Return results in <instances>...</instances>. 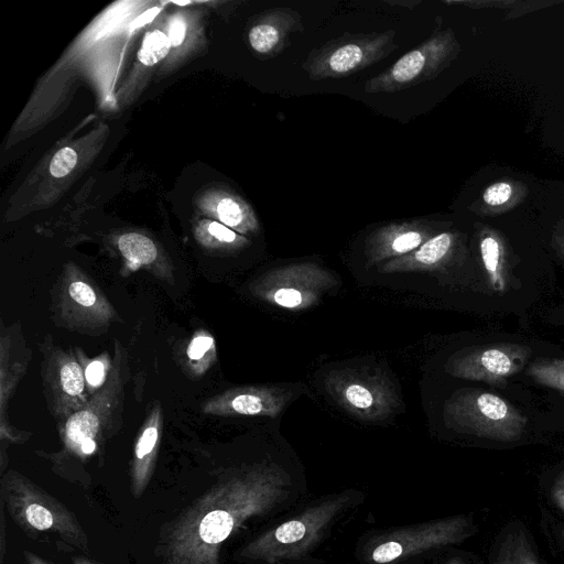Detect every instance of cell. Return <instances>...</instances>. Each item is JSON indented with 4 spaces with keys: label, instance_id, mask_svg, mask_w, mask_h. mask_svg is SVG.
<instances>
[{
    "label": "cell",
    "instance_id": "1",
    "mask_svg": "<svg viewBox=\"0 0 564 564\" xmlns=\"http://www.w3.org/2000/svg\"><path fill=\"white\" fill-rule=\"evenodd\" d=\"M291 477L279 465L262 462L225 477L196 499L167 529V564H220L226 540L249 519L284 503Z\"/></svg>",
    "mask_w": 564,
    "mask_h": 564
},
{
    "label": "cell",
    "instance_id": "2",
    "mask_svg": "<svg viewBox=\"0 0 564 564\" xmlns=\"http://www.w3.org/2000/svg\"><path fill=\"white\" fill-rule=\"evenodd\" d=\"M129 378L127 350L116 340L112 367L106 383L82 409L57 423L64 454L80 459L90 457L121 429Z\"/></svg>",
    "mask_w": 564,
    "mask_h": 564
},
{
    "label": "cell",
    "instance_id": "3",
    "mask_svg": "<svg viewBox=\"0 0 564 564\" xmlns=\"http://www.w3.org/2000/svg\"><path fill=\"white\" fill-rule=\"evenodd\" d=\"M1 492L12 519L26 533H52L65 544L87 551V535L73 513L30 479L10 470L2 477Z\"/></svg>",
    "mask_w": 564,
    "mask_h": 564
},
{
    "label": "cell",
    "instance_id": "4",
    "mask_svg": "<svg viewBox=\"0 0 564 564\" xmlns=\"http://www.w3.org/2000/svg\"><path fill=\"white\" fill-rule=\"evenodd\" d=\"M349 500L350 496L343 494L308 507L296 517L252 540L241 550L239 556L265 564H278L304 555L321 540L324 531Z\"/></svg>",
    "mask_w": 564,
    "mask_h": 564
},
{
    "label": "cell",
    "instance_id": "5",
    "mask_svg": "<svg viewBox=\"0 0 564 564\" xmlns=\"http://www.w3.org/2000/svg\"><path fill=\"white\" fill-rule=\"evenodd\" d=\"M446 425L457 432L512 442L525 431L527 417L501 397L478 389L457 391L443 410Z\"/></svg>",
    "mask_w": 564,
    "mask_h": 564
},
{
    "label": "cell",
    "instance_id": "6",
    "mask_svg": "<svg viewBox=\"0 0 564 564\" xmlns=\"http://www.w3.org/2000/svg\"><path fill=\"white\" fill-rule=\"evenodd\" d=\"M52 312L57 326L85 335H100L119 318L99 286L73 262L54 284Z\"/></svg>",
    "mask_w": 564,
    "mask_h": 564
},
{
    "label": "cell",
    "instance_id": "7",
    "mask_svg": "<svg viewBox=\"0 0 564 564\" xmlns=\"http://www.w3.org/2000/svg\"><path fill=\"white\" fill-rule=\"evenodd\" d=\"M397 32L344 33L312 50L303 69L313 80L350 76L389 56L397 47Z\"/></svg>",
    "mask_w": 564,
    "mask_h": 564
},
{
    "label": "cell",
    "instance_id": "8",
    "mask_svg": "<svg viewBox=\"0 0 564 564\" xmlns=\"http://www.w3.org/2000/svg\"><path fill=\"white\" fill-rule=\"evenodd\" d=\"M325 389L346 412L362 421H381L400 400L390 379L380 371L345 368L325 377Z\"/></svg>",
    "mask_w": 564,
    "mask_h": 564
},
{
    "label": "cell",
    "instance_id": "9",
    "mask_svg": "<svg viewBox=\"0 0 564 564\" xmlns=\"http://www.w3.org/2000/svg\"><path fill=\"white\" fill-rule=\"evenodd\" d=\"M40 346L44 395L51 415L59 423L82 409L91 398L80 349L58 346L52 341L50 335Z\"/></svg>",
    "mask_w": 564,
    "mask_h": 564
},
{
    "label": "cell",
    "instance_id": "10",
    "mask_svg": "<svg viewBox=\"0 0 564 564\" xmlns=\"http://www.w3.org/2000/svg\"><path fill=\"white\" fill-rule=\"evenodd\" d=\"M458 44L451 31L434 32L394 64L365 84V91L395 93L433 80L455 58Z\"/></svg>",
    "mask_w": 564,
    "mask_h": 564
},
{
    "label": "cell",
    "instance_id": "11",
    "mask_svg": "<svg viewBox=\"0 0 564 564\" xmlns=\"http://www.w3.org/2000/svg\"><path fill=\"white\" fill-rule=\"evenodd\" d=\"M335 276L315 262H299L264 272L250 286L252 294L275 306L303 311L335 286Z\"/></svg>",
    "mask_w": 564,
    "mask_h": 564
},
{
    "label": "cell",
    "instance_id": "12",
    "mask_svg": "<svg viewBox=\"0 0 564 564\" xmlns=\"http://www.w3.org/2000/svg\"><path fill=\"white\" fill-rule=\"evenodd\" d=\"M475 528L467 517H452L415 527L403 528L386 535L371 551L376 564H389L424 551L463 541Z\"/></svg>",
    "mask_w": 564,
    "mask_h": 564
},
{
    "label": "cell",
    "instance_id": "13",
    "mask_svg": "<svg viewBox=\"0 0 564 564\" xmlns=\"http://www.w3.org/2000/svg\"><path fill=\"white\" fill-rule=\"evenodd\" d=\"M531 357V349L520 344L475 347L453 356L445 370L453 377L502 386L518 373Z\"/></svg>",
    "mask_w": 564,
    "mask_h": 564
},
{
    "label": "cell",
    "instance_id": "14",
    "mask_svg": "<svg viewBox=\"0 0 564 564\" xmlns=\"http://www.w3.org/2000/svg\"><path fill=\"white\" fill-rule=\"evenodd\" d=\"M292 398V392L271 386H246L226 390L207 399L204 414L217 416L276 417Z\"/></svg>",
    "mask_w": 564,
    "mask_h": 564
},
{
    "label": "cell",
    "instance_id": "15",
    "mask_svg": "<svg viewBox=\"0 0 564 564\" xmlns=\"http://www.w3.org/2000/svg\"><path fill=\"white\" fill-rule=\"evenodd\" d=\"M443 224L425 219L398 220L373 230L365 243L368 265L405 256L438 234Z\"/></svg>",
    "mask_w": 564,
    "mask_h": 564
},
{
    "label": "cell",
    "instance_id": "16",
    "mask_svg": "<svg viewBox=\"0 0 564 564\" xmlns=\"http://www.w3.org/2000/svg\"><path fill=\"white\" fill-rule=\"evenodd\" d=\"M304 31L301 14L291 8H273L261 13L248 31L254 54L264 58L280 55L291 43V35Z\"/></svg>",
    "mask_w": 564,
    "mask_h": 564
},
{
    "label": "cell",
    "instance_id": "17",
    "mask_svg": "<svg viewBox=\"0 0 564 564\" xmlns=\"http://www.w3.org/2000/svg\"><path fill=\"white\" fill-rule=\"evenodd\" d=\"M163 427L160 402H155L143 422L135 440L131 462V492L140 497L149 485L158 457Z\"/></svg>",
    "mask_w": 564,
    "mask_h": 564
},
{
    "label": "cell",
    "instance_id": "18",
    "mask_svg": "<svg viewBox=\"0 0 564 564\" xmlns=\"http://www.w3.org/2000/svg\"><path fill=\"white\" fill-rule=\"evenodd\" d=\"M458 235L441 231L414 251L379 265L381 273L429 271L445 264L457 247Z\"/></svg>",
    "mask_w": 564,
    "mask_h": 564
},
{
    "label": "cell",
    "instance_id": "19",
    "mask_svg": "<svg viewBox=\"0 0 564 564\" xmlns=\"http://www.w3.org/2000/svg\"><path fill=\"white\" fill-rule=\"evenodd\" d=\"M117 248L130 270L145 269L154 276L171 284L174 273L167 262H163L156 245L149 237L138 232L119 236Z\"/></svg>",
    "mask_w": 564,
    "mask_h": 564
},
{
    "label": "cell",
    "instance_id": "20",
    "mask_svg": "<svg viewBox=\"0 0 564 564\" xmlns=\"http://www.w3.org/2000/svg\"><path fill=\"white\" fill-rule=\"evenodd\" d=\"M479 252L488 286L494 292H503L510 273L500 241L492 235L482 236Z\"/></svg>",
    "mask_w": 564,
    "mask_h": 564
},
{
    "label": "cell",
    "instance_id": "21",
    "mask_svg": "<svg viewBox=\"0 0 564 564\" xmlns=\"http://www.w3.org/2000/svg\"><path fill=\"white\" fill-rule=\"evenodd\" d=\"M185 365L196 375H204L216 360L214 337L205 329L197 330L185 348Z\"/></svg>",
    "mask_w": 564,
    "mask_h": 564
},
{
    "label": "cell",
    "instance_id": "22",
    "mask_svg": "<svg viewBox=\"0 0 564 564\" xmlns=\"http://www.w3.org/2000/svg\"><path fill=\"white\" fill-rule=\"evenodd\" d=\"M0 357H1V413L4 411V405L10 399L14 391L20 378L23 376L26 367L29 356H24L21 359L14 361L11 360V350L9 340L3 328L1 329V344H0Z\"/></svg>",
    "mask_w": 564,
    "mask_h": 564
},
{
    "label": "cell",
    "instance_id": "23",
    "mask_svg": "<svg viewBox=\"0 0 564 564\" xmlns=\"http://www.w3.org/2000/svg\"><path fill=\"white\" fill-rule=\"evenodd\" d=\"M492 564H540L522 533H512L502 541Z\"/></svg>",
    "mask_w": 564,
    "mask_h": 564
},
{
    "label": "cell",
    "instance_id": "24",
    "mask_svg": "<svg viewBox=\"0 0 564 564\" xmlns=\"http://www.w3.org/2000/svg\"><path fill=\"white\" fill-rule=\"evenodd\" d=\"M527 375L536 383L564 393V359L542 358L532 362Z\"/></svg>",
    "mask_w": 564,
    "mask_h": 564
},
{
    "label": "cell",
    "instance_id": "25",
    "mask_svg": "<svg viewBox=\"0 0 564 564\" xmlns=\"http://www.w3.org/2000/svg\"><path fill=\"white\" fill-rule=\"evenodd\" d=\"M79 355L84 365L86 383L93 395L106 383L112 367L113 357H110L108 351H104L93 359H87L80 350Z\"/></svg>",
    "mask_w": 564,
    "mask_h": 564
},
{
    "label": "cell",
    "instance_id": "26",
    "mask_svg": "<svg viewBox=\"0 0 564 564\" xmlns=\"http://www.w3.org/2000/svg\"><path fill=\"white\" fill-rule=\"evenodd\" d=\"M206 235L202 236V241L209 247L221 249H239L249 243V241L235 232L231 228L218 221L207 224Z\"/></svg>",
    "mask_w": 564,
    "mask_h": 564
},
{
    "label": "cell",
    "instance_id": "27",
    "mask_svg": "<svg viewBox=\"0 0 564 564\" xmlns=\"http://www.w3.org/2000/svg\"><path fill=\"white\" fill-rule=\"evenodd\" d=\"M171 47L169 36L162 31L155 30L145 34L142 46L138 53L139 61L147 65L152 66L163 59Z\"/></svg>",
    "mask_w": 564,
    "mask_h": 564
},
{
    "label": "cell",
    "instance_id": "28",
    "mask_svg": "<svg viewBox=\"0 0 564 564\" xmlns=\"http://www.w3.org/2000/svg\"><path fill=\"white\" fill-rule=\"evenodd\" d=\"M76 163V152L72 148H63L54 154L50 163L51 174L55 177H63L75 167Z\"/></svg>",
    "mask_w": 564,
    "mask_h": 564
},
{
    "label": "cell",
    "instance_id": "29",
    "mask_svg": "<svg viewBox=\"0 0 564 564\" xmlns=\"http://www.w3.org/2000/svg\"><path fill=\"white\" fill-rule=\"evenodd\" d=\"M512 186L508 183L499 182L488 186L484 194L482 200L490 206H499L507 203L512 196Z\"/></svg>",
    "mask_w": 564,
    "mask_h": 564
},
{
    "label": "cell",
    "instance_id": "30",
    "mask_svg": "<svg viewBox=\"0 0 564 564\" xmlns=\"http://www.w3.org/2000/svg\"><path fill=\"white\" fill-rule=\"evenodd\" d=\"M186 23L181 17H175L170 23L169 40L171 45L178 46L184 41Z\"/></svg>",
    "mask_w": 564,
    "mask_h": 564
},
{
    "label": "cell",
    "instance_id": "31",
    "mask_svg": "<svg viewBox=\"0 0 564 564\" xmlns=\"http://www.w3.org/2000/svg\"><path fill=\"white\" fill-rule=\"evenodd\" d=\"M550 492L553 503L564 512V470L555 478Z\"/></svg>",
    "mask_w": 564,
    "mask_h": 564
},
{
    "label": "cell",
    "instance_id": "32",
    "mask_svg": "<svg viewBox=\"0 0 564 564\" xmlns=\"http://www.w3.org/2000/svg\"><path fill=\"white\" fill-rule=\"evenodd\" d=\"M160 9L159 8H152L148 11H145L144 13H142L141 15H139L131 24V29H138L147 23H149L150 21H152L154 19V17L159 13Z\"/></svg>",
    "mask_w": 564,
    "mask_h": 564
},
{
    "label": "cell",
    "instance_id": "33",
    "mask_svg": "<svg viewBox=\"0 0 564 564\" xmlns=\"http://www.w3.org/2000/svg\"><path fill=\"white\" fill-rule=\"evenodd\" d=\"M24 557L28 564H50L45 560L41 558L39 555L24 551Z\"/></svg>",
    "mask_w": 564,
    "mask_h": 564
},
{
    "label": "cell",
    "instance_id": "34",
    "mask_svg": "<svg viewBox=\"0 0 564 564\" xmlns=\"http://www.w3.org/2000/svg\"><path fill=\"white\" fill-rule=\"evenodd\" d=\"M387 3L389 4H399V6H403V7H406V8H410V9H413L414 7L419 6L421 3V1H387Z\"/></svg>",
    "mask_w": 564,
    "mask_h": 564
},
{
    "label": "cell",
    "instance_id": "35",
    "mask_svg": "<svg viewBox=\"0 0 564 564\" xmlns=\"http://www.w3.org/2000/svg\"><path fill=\"white\" fill-rule=\"evenodd\" d=\"M73 564H99L85 557H74Z\"/></svg>",
    "mask_w": 564,
    "mask_h": 564
},
{
    "label": "cell",
    "instance_id": "36",
    "mask_svg": "<svg viewBox=\"0 0 564 564\" xmlns=\"http://www.w3.org/2000/svg\"><path fill=\"white\" fill-rule=\"evenodd\" d=\"M447 564H463V562L459 557H453L447 562Z\"/></svg>",
    "mask_w": 564,
    "mask_h": 564
},
{
    "label": "cell",
    "instance_id": "37",
    "mask_svg": "<svg viewBox=\"0 0 564 564\" xmlns=\"http://www.w3.org/2000/svg\"><path fill=\"white\" fill-rule=\"evenodd\" d=\"M562 536H563V540H564V529L562 530Z\"/></svg>",
    "mask_w": 564,
    "mask_h": 564
},
{
    "label": "cell",
    "instance_id": "38",
    "mask_svg": "<svg viewBox=\"0 0 564 564\" xmlns=\"http://www.w3.org/2000/svg\"><path fill=\"white\" fill-rule=\"evenodd\" d=\"M563 253H564V247H563Z\"/></svg>",
    "mask_w": 564,
    "mask_h": 564
}]
</instances>
